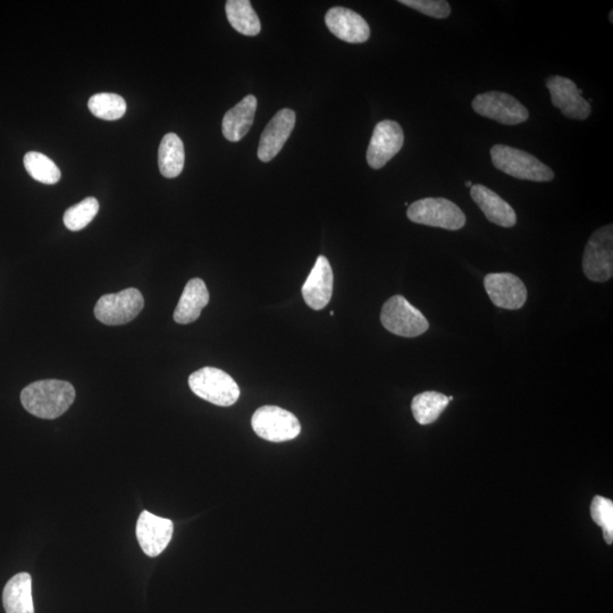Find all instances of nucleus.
Returning <instances> with one entry per match:
<instances>
[{
	"label": "nucleus",
	"instance_id": "nucleus-17",
	"mask_svg": "<svg viewBox=\"0 0 613 613\" xmlns=\"http://www.w3.org/2000/svg\"><path fill=\"white\" fill-rule=\"evenodd\" d=\"M470 196L491 223L502 226V228H512L516 225L515 209L503 200L498 193L481 186V184H475L470 188Z\"/></svg>",
	"mask_w": 613,
	"mask_h": 613
},
{
	"label": "nucleus",
	"instance_id": "nucleus-12",
	"mask_svg": "<svg viewBox=\"0 0 613 613\" xmlns=\"http://www.w3.org/2000/svg\"><path fill=\"white\" fill-rule=\"evenodd\" d=\"M484 288L493 304L499 308L517 310L527 300V289L522 280L510 273H493L485 276Z\"/></svg>",
	"mask_w": 613,
	"mask_h": 613
},
{
	"label": "nucleus",
	"instance_id": "nucleus-11",
	"mask_svg": "<svg viewBox=\"0 0 613 613\" xmlns=\"http://www.w3.org/2000/svg\"><path fill=\"white\" fill-rule=\"evenodd\" d=\"M547 87L553 106L568 119L583 121L591 115V105L583 98V90L578 89L575 82L556 75L548 79Z\"/></svg>",
	"mask_w": 613,
	"mask_h": 613
},
{
	"label": "nucleus",
	"instance_id": "nucleus-18",
	"mask_svg": "<svg viewBox=\"0 0 613 613\" xmlns=\"http://www.w3.org/2000/svg\"><path fill=\"white\" fill-rule=\"evenodd\" d=\"M208 302L209 292L205 282L200 279L190 280L176 306L174 321L183 325L196 322Z\"/></svg>",
	"mask_w": 613,
	"mask_h": 613
},
{
	"label": "nucleus",
	"instance_id": "nucleus-30",
	"mask_svg": "<svg viewBox=\"0 0 613 613\" xmlns=\"http://www.w3.org/2000/svg\"><path fill=\"white\" fill-rule=\"evenodd\" d=\"M612 14H613V13L611 12V13H610V21H611V22L613 21V19H612Z\"/></svg>",
	"mask_w": 613,
	"mask_h": 613
},
{
	"label": "nucleus",
	"instance_id": "nucleus-13",
	"mask_svg": "<svg viewBox=\"0 0 613 613\" xmlns=\"http://www.w3.org/2000/svg\"><path fill=\"white\" fill-rule=\"evenodd\" d=\"M174 526L172 520L141 512L137 523V539L148 557L159 556L170 544Z\"/></svg>",
	"mask_w": 613,
	"mask_h": 613
},
{
	"label": "nucleus",
	"instance_id": "nucleus-23",
	"mask_svg": "<svg viewBox=\"0 0 613 613\" xmlns=\"http://www.w3.org/2000/svg\"><path fill=\"white\" fill-rule=\"evenodd\" d=\"M449 398L435 391H427L417 396L411 402V410L416 422L421 425H430L438 421L439 417L449 405Z\"/></svg>",
	"mask_w": 613,
	"mask_h": 613
},
{
	"label": "nucleus",
	"instance_id": "nucleus-22",
	"mask_svg": "<svg viewBox=\"0 0 613 613\" xmlns=\"http://www.w3.org/2000/svg\"><path fill=\"white\" fill-rule=\"evenodd\" d=\"M226 16L241 35L255 37L262 29L258 15L249 0H229L225 6Z\"/></svg>",
	"mask_w": 613,
	"mask_h": 613
},
{
	"label": "nucleus",
	"instance_id": "nucleus-20",
	"mask_svg": "<svg viewBox=\"0 0 613 613\" xmlns=\"http://www.w3.org/2000/svg\"><path fill=\"white\" fill-rule=\"evenodd\" d=\"M6 613H35L32 599V578L28 573L15 575L3 592Z\"/></svg>",
	"mask_w": 613,
	"mask_h": 613
},
{
	"label": "nucleus",
	"instance_id": "nucleus-3",
	"mask_svg": "<svg viewBox=\"0 0 613 613\" xmlns=\"http://www.w3.org/2000/svg\"><path fill=\"white\" fill-rule=\"evenodd\" d=\"M189 386L200 399L213 403L215 406L230 407L238 401L240 388L232 377L214 367H205L189 377Z\"/></svg>",
	"mask_w": 613,
	"mask_h": 613
},
{
	"label": "nucleus",
	"instance_id": "nucleus-28",
	"mask_svg": "<svg viewBox=\"0 0 613 613\" xmlns=\"http://www.w3.org/2000/svg\"><path fill=\"white\" fill-rule=\"evenodd\" d=\"M399 3L434 19H447L451 14L450 5L444 0H400Z\"/></svg>",
	"mask_w": 613,
	"mask_h": 613
},
{
	"label": "nucleus",
	"instance_id": "nucleus-21",
	"mask_svg": "<svg viewBox=\"0 0 613 613\" xmlns=\"http://www.w3.org/2000/svg\"><path fill=\"white\" fill-rule=\"evenodd\" d=\"M186 153L183 142L175 133H167L158 149L159 171L167 179L178 178L182 173Z\"/></svg>",
	"mask_w": 613,
	"mask_h": 613
},
{
	"label": "nucleus",
	"instance_id": "nucleus-26",
	"mask_svg": "<svg viewBox=\"0 0 613 613\" xmlns=\"http://www.w3.org/2000/svg\"><path fill=\"white\" fill-rule=\"evenodd\" d=\"M98 211V200L94 197H89L67 209L64 214V224L70 231H81L94 220Z\"/></svg>",
	"mask_w": 613,
	"mask_h": 613
},
{
	"label": "nucleus",
	"instance_id": "nucleus-27",
	"mask_svg": "<svg viewBox=\"0 0 613 613\" xmlns=\"http://www.w3.org/2000/svg\"><path fill=\"white\" fill-rule=\"evenodd\" d=\"M591 515L594 523L603 529L604 540L611 545L613 542V502L596 495L592 501Z\"/></svg>",
	"mask_w": 613,
	"mask_h": 613
},
{
	"label": "nucleus",
	"instance_id": "nucleus-9",
	"mask_svg": "<svg viewBox=\"0 0 613 613\" xmlns=\"http://www.w3.org/2000/svg\"><path fill=\"white\" fill-rule=\"evenodd\" d=\"M472 107L478 115L505 125H518L529 119L527 108L505 92L491 91L478 95Z\"/></svg>",
	"mask_w": 613,
	"mask_h": 613
},
{
	"label": "nucleus",
	"instance_id": "nucleus-10",
	"mask_svg": "<svg viewBox=\"0 0 613 613\" xmlns=\"http://www.w3.org/2000/svg\"><path fill=\"white\" fill-rule=\"evenodd\" d=\"M405 134L400 124L382 121L376 125L367 150V163L374 170H380L396 156L403 146Z\"/></svg>",
	"mask_w": 613,
	"mask_h": 613
},
{
	"label": "nucleus",
	"instance_id": "nucleus-24",
	"mask_svg": "<svg viewBox=\"0 0 613 613\" xmlns=\"http://www.w3.org/2000/svg\"><path fill=\"white\" fill-rule=\"evenodd\" d=\"M25 170L32 179L44 184H56L61 180L62 173L58 166L44 154L30 151L24 156Z\"/></svg>",
	"mask_w": 613,
	"mask_h": 613
},
{
	"label": "nucleus",
	"instance_id": "nucleus-16",
	"mask_svg": "<svg viewBox=\"0 0 613 613\" xmlns=\"http://www.w3.org/2000/svg\"><path fill=\"white\" fill-rule=\"evenodd\" d=\"M333 282L334 276L329 260L319 256L302 287V297L306 304L315 310H321L329 305L333 295Z\"/></svg>",
	"mask_w": 613,
	"mask_h": 613
},
{
	"label": "nucleus",
	"instance_id": "nucleus-15",
	"mask_svg": "<svg viewBox=\"0 0 613 613\" xmlns=\"http://www.w3.org/2000/svg\"><path fill=\"white\" fill-rule=\"evenodd\" d=\"M325 23L335 37L349 44H364L371 37V29L363 16L349 8H331L325 16Z\"/></svg>",
	"mask_w": 613,
	"mask_h": 613
},
{
	"label": "nucleus",
	"instance_id": "nucleus-1",
	"mask_svg": "<svg viewBox=\"0 0 613 613\" xmlns=\"http://www.w3.org/2000/svg\"><path fill=\"white\" fill-rule=\"evenodd\" d=\"M75 400V390L69 382L45 380L32 383L21 393L25 410L41 419H56L66 413Z\"/></svg>",
	"mask_w": 613,
	"mask_h": 613
},
{
	"label": "nucleus",
	"instance_id": "nucleus-25",
	"mask_svg": "<svg viewBox=\"0 0 613 613\" xmlns=\"http://www.w3.org/2000/svg\"><path fill=\"white\" fill-rule=\"evenodd\" d=\"M92 115L105 121L120 120L127 112V103L116 94H97L88 103Z\"/></svg>",
	"mask_w": 613,
	"mask_h": 613
},
{
	"label": "nucleus",
	"instance_id": "nucleus-6",
	"mask_svg": "<svg viewBox=\"0 0 613 613\" xmlns=\"http://www.w3.org/2000/svg\"><path fill=\"white\" fill-rule=\"evenodd\" d=\"M583 271L587 279L603 283L613 275V225L596 230L585 247Z\"/></svg>",
	"mask_w": 613,
	"mask_h": 613
},
{
	"label": "nucleus",
	"instance_id": "nucleus-29",
	"mask_svg": "<svg viewBox=\"0 0 613 613\" xmlns=\"http://www.w3.org/2000/svg\"><path fill=\"white\" fill-rule=\"evenodd\" d=\"M466 187H468V188H472V187H473V183H472V182H470V181H467V182H466Z\"/></svg>",
	"mask_w": 613,
	"mask_h": 613
},
{
	"label": "nucleus",
	"instance_id": "nucleus-7",
	"mask_svg": "<svg viewBox=\"0 0 613 613\" xmlns=\"http://www.w3.org/2000/svg\"><path fill=\"white\" fill-rule=\"evenodd\" d=\"M255 433L266 441L281 443L298 438L301 426L290 411L276 406H264L251 418Z\"/></svg>",
	"mask_w": 613,
	"mask_h": 613
},
{
	"label": "nucleus",
	"instance_id": "nucleus-8",
	"mask_svg": "<svg viewBox=\"0 0 613 613\" xmlns=\"http://www.w3.org/2000/svg\"><path fill=\"white\" fill-rule=\"evenodd\" d=\"M145 299L137 289L130 288L100 298L95 307L99 322L109 326H119L133 321L144 309Z\"/></svg>",
	"mask_w": 613,
	"mask_h": 613
},
{
	"label": "nucleus",
	"instance_id": "nucleus-2",
	"mask_svg": "<svg viewBox=\"0 0 613 613\" xmlns=\"http://www.w3.org/2000/svg\"><path fill=\"white\" fill-rule=\"evenodd\" d=\"M492 163L497 169L518 180L549 182L554 173L549 166L526 151L505 145H495L491 149Z\"/></svg>",
	"mask_w": 613,
	"mask_h": 613
},
{
	"label": "nucleus",
	"instance_id": "nucleus-5",
	"mask_svg": "<svg viewBox=\"0 0 613 613\" xmlns=\"http://www.w3.org/2000/svg\"><path fill=\"white\" fill-rule=\"evenodd\" d=\"M381 322L385 330L402 338H416L430 329V323L421 310L402 296H394L385 302Z\"/></svg>",
	"mask_w": 613,
	"mask_h": 613
},
{
	"label": "nucleus",
	"instance_id": "nucleus-19",
	"mask_svg": "<svg viewBox=\"0 0 613 613\" xmlns=\"http://www.w3.org/2000/svg\"><path fill=\"white\" fill-rule=\"evenodd\" d=\"M257 109V99L253 95L243 98L223 119V136L231 142H238L253 127Z\"/></svg>",
	"mask_w": 613,
	"mask_h": 613
},
{
	"label": "nucleus",
	"instance_id": "nucleus-4",
	"mask_svg": "<svg viewBox=\"0 0 613 613\" xmlns=\"http://www.w3.org/2000/svg\"><path fill=\"white\" fill-rule=\"evenodd\" d=\"M407 216L416 224L449 231L463 229L466 224L464 212L445 198H425L415 201L409 206Z\"/></svg>",
	"mask_w": 613,
	"mask_h": 613
},
{
	"label": "nucleus",
	"instance_id": "nucleus-14",
	"mask_svg": "<svg viewBox=\"0 0 613 613\" xmlns=\"http://www.w3.org/2000/svg\"><path fill=\"white\" fill-rule=\"evenodd\" d=\"M296 125V113L284 108L277 112L267 124L258 147V158L264 163L271 162L280 153Z\"/></svg>",
	"mask_w": 613,
	"mask_h": 613
}]
</instances>
